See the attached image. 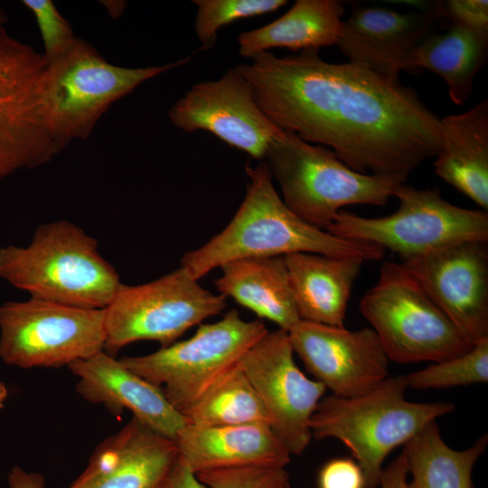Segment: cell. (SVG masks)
I'll list each match as a JSON object with an SVG mask.
<instances>
[{"label": "cell", "instance_id": "obj_1", "mask_svg": "<svg viewBox=\"0 0 488 488\" xmlns=\"http://www.w3.org/2000/svg\"><path fill=\"white\" fill-rule=\"evenodd\" d=\"M234 69L278 128L329 146L361 174L408 175L440 148V118L411 87L317 49L257 53Z\"/></svg>", "mask_w": 488, "mask_h": 488}, {"label": "cell", "instance_id": "obj_2", "mask_svg": "<svg viewBox=\"0 0 488 488\" xmlns=\"http://www.w3.org/2000/svg\"><path fill=\"white\" fill-rule=\"evenodd\" d=\"M249 181L243 202L229 224L204 245L186 252L181 267L199 280L232 260L305 252L375 261L385 249L336 237L296 215L280 198L267 162L247 166Z\"/></svg>", "mask_w": 488, "mask_h": 488}, {"label": "cell", "instance_id": "obj_3", "mask_svg": "<svg viewBox=\"0 0 488 488\" xmlns=\"http://www.w3.org/2000/svg\"><path fill=\"white\" fill-rule=\"evenodd\" d=\"M0 278L33 298L86 309H105L122 284L98 241L64 220L40 225L25 247H1Z\"/></svg>", "mask_w": 488, "mask_h": 488}, {"label": "cell", "instance_id": "obj_4", "mask_svg": "<svg viewBox=\"0 0 488 488\" xmlns=\"http://www.w3.org/2000/svg\"><path fill=\"white\" fill-rule=\"evenodd\" d=\"M407 389L404 375L389 376L356 397H324L311 418L312 436L335 438L350 449L363 472L366 488L379 487L383 462L393 449L455 408L445 401H408Z\"/></svg>", "mask_w": 488, "mask_h": 488}, {"label": "cell", "instance_id": "obj_5", "mask_svg": "<svg viewBox=\"0 0 488 488\" xmlns=\"http://www.w3.org/2000/svg\"><path fill=\"white\" fill-rule=\"evenodd\" d=\"M286 205L300 219L327 230L343 207L384 206L408 177L356 172L329 148L282 130L266 156Z\"/></svg>", "mask_w": 488, "mask_h": 488}, {"label": "cell", "instance_id": "obj_6", "mask_svg": "<svg viewBox=\"0 0 488 488\" xmlns=\"http://www.w3.org/2000/svg\"><path fill=\"white\" fill-rule=\"evenodd\" d=\"M190 60L191 56L161 66L121 67L77 38L70 48L46 61L43 97L56 143L63 150L75 139L88 138L112 104Z\"/></svg>", "mask_w": 488, "mask_h": 488}, {"label": "cell", "instance_id": "obj_7", "mask_svg": "<svg viewBox=\"0 0 488 488\" xmlns=\"http://www.w3.org/2000/svg\"><path fill=\"white\" fill-rule=\"evenodd\" d=\"M360 311L395 362H439L474 346L401 263L382 264L378 281L361 299Z\"/></svg>", "mask_w": 488, "mask_h": 488}, {"label": "cell", "instance_id": "obj_8", "mask_svg": "<svg viewBox=\"0 0 488 488\" xmlns=\"http://www.w3.org/2000/svg\"><path fill=\"white\" fill-rule=\"evenodd\" d=\"M393 213L367 218L340 211L326 231L346 239L378 245L402 262L469 240L488 241V213L455 205L438 189L402 183L394 193Z\"/></svg>", "mask_w": 488, "mask_h": 488}, {"label": "cell", "instance_id": "obj_9", "mask_svg": "<svg viewBox=\"0 0 488 488\" xmlns=\"http://www.w3.org/2000/svg\"><path fill=\"white\" fill-rule=\"evenodd\" d=\"M259 320L245 321L236 309L201 324L190 338L145 355L119 359L130 371L161 387L182 415L215 382L237 366L267 333Z\"/></svg>", "mask_w": 488, "mask_h": 488}, {"label": "cell", "instance_id": "obj_10", "mask_svg": "<svg viewBox=\"0 0 488 488\" xmlns=\"http://www.w3.org/2000/svg\"><path fill=\"white\" fill-rule=\"evenodd\" d=\"M226 306L224 296L203 288L182 267L149 283H122L105 308L104 351L115 356L138 341L168 346Z\"/></svg>", "mask_w": 488, "mask_h": 488}, {"label": "cell", "instance_id": "obj_11", "mask_svg": "<svg viewBox=\"0 0 488 488\" xmlns=\"http://www.w3.org/2000/svg\"><path fill=\"white\" fill-rule=\"evenodd\" d=\"M105 309L30 297L0 305V358L23 369L60 368L105 348Z\"/></svg>", "mask_w": 488, "mask_h": 488}, {"label": "cell", "instance_id": "obj_12", "mask_svg": "<svg viewBox=\"0 0 488 488\" xmlns=\"http://www.w3.org/2000/svg\"><path fill=\"white\" fill-rule=\"evenodd\" d=\"M46 61L0 26V183L23 168L51 162L62 149L48 120Z\"/></svg>", "mask_w": 488, "mask_h": 488}, {"label": "cell", "instance_id": "obj_13", "mask_svg": "<svg viewBox=\"0 0 488 488\" xmlns=\"http://www.w3.org/2000/svg\"><path fill=\"white\" fill-rule=\"evenodd\" d=\"M287 332H267L242 357L239 365L258 395L269 426L290 455L308 446L310 420L326 388L296 365Z\"/></svg>", "mask_w": 488, "mask_h": 488}, {"label": "cell", "instance_id": "obj_14", "mask_svg": "<svg viewBox=\"0 0 488 488\" xmlns=\"http://www.w3.org/2000/svg\"><path fill=\"white\" fill-rule=\"evenodd\" d=\"M172 123L191 133L205 130L261 160L282 129L258 107L249 83L233 68L216 80L198 82L169 109Z\"/></svg>", "mask_w": 488, "mask_h": 488}, {"label": "cell", "instance_id": "obj_15", "mask_svg": "<svg viewBox=\"0 0 488 488\" xmlns=\"http://www.w3.org/2000/svg\"><path fill=\"white\" fill-rule=\"evenodd\" d=\"M401 264L468 342L488 339V241L458 242Z\"/></svg>", "mask_w": 488, "mask_h": 488}, {"label": "cell", "instance_id": "obj_16", "mask_svg": "<svg viewBox=\"0 0 488 488\" xmlns=\"http://www.w3.org/2000/svg\"><path fill=\"white\" fill-rule=\"evenodd\" d=\"M287 333L306 371L334 396L364 394L389 376V360L372 328L351 331L300 320Z\"/></svg>", "mask_w": 488, "mask_h": 488}, {"label": "cell", "instance_id": "obj_17", "mask_svg": "<svg viewBox=\"0 0 488 488\" xmlns=\"http://www.w3.org/2000/svg\"><path fill=\"white\" fill-rule=\"evenodd\" d=\"M437 18L434 10L403 13L353 6L335 45L349 62L399 80L401 70H409L414 50L432 33Z\"/></svg>", "mask_w": 488, "mask_h": 488}, {"label": "cell", "instance_id": "obj_18", "mask_svg": "<svg viewBox=\"0 0 488 488\" xmlns=\"http://www.w3.org/2000/svg\"><path fill=\"white\" fill-rule=\"evenodd\" d=\"M68 368L78 378V393L89 402L101 404L115 414L127 409L148 428L172 440L185 425L161 387L136 374L105 351L76 361Z\"/></svg>", "mask_w": 488, "mask_h": 488}, {"label": "cell", "instance_id": "obj_19", "mask_svg": "<svg viewBox=\"0 0 488 488\" xmlns=\"http://www.w3.org/2000/svg\"><path fill=\"white\" fill-rule=\"evenodd\" d=\"M177 458L174 440L132 418L97 446L68 488H151L168 475Z\"/></svg>", "mask_w": 488, "mask_h": 488}, {"label": "cell", "instance_id": "obj_20", "mask_svg": "<svg viewBox=\"0 0 488 488\" xmlns=\"http://www.w3.org/2000/svg\"><path fill=\"white\" fill-rule=\"evenodd\" d=\"M174 441L179 459L195 474L223 468L286 467L291 460L266 423L209 427L185 424Z\"/></svg>", "mask_w": 488, "mask_h": 488}, {"label": "cell", "instance_id": "obj_21", "mask_svg": "<svg viewBox=\"0 0 488 488\" xmlns=\"http://www.w3.org/2000/svg\"><path fill=\"white\" fill-rule=\"evenodd\" d=\"M284 258L300 319L343 327L364 261L305 252Z\"/></svg>", "mask_w": 488, "mask_h": 488}, {"label": "cell", "instance_id": "obj_22", "mask_svg": "<svg viewBox=\"0 0 488 488\" xmlns=\"http://www.w3.org/2000/svg\"><path fill=\"white\" fill-rule=\"evenodd\" d=\"M436 175L488 210V100L440 118Z\"/></svg>", "mask_w": 488, "mask_h": 488}, {"label": "cell", "instance_id": "obj_23", "mask_svg": "<svg viewBox=\"0 0 488 488\" xmlns=\"http://www.w3.org/2000/svg\"><path fill=\"white\" fill-rule=\"evenodd\" d=\"M220 268L214 285L221 295L286 332L301 320L283 256L240 258Z\"/></svg>", "mask_w": 488, "mask_h": 488}, {"label": "cell", "instance_id": "obj_24", "mask_svg": "<svg viewBox=\"0 0 488 488\" xmlns=\"http://www.w3.org/2000/svg\"><path fill=\"white\" fill-rule=\"evenodd\" d=\"M345 14L338 0H296L278 19L238 36L239 52L250 59L271 48L291 51L336 44Z\"/></svg>", "mask_w": 488, "mask_h": 488}, {"label": "cell", "instance_id": "obj_25", "mask_svg": "<svg viewBox=\"0 0 488 488\" xmlns=\"http://www.w3.org/2000/svg\"><path fill=\"white\" fill-rule=\"evenodd\" d=\"M488 56V30L450 23L444 33H431L414 50L408 69L425 68L446 83L458 106L471 97L474 80Z\"/></svg>", "mask_w": 488, "mask_h": 488}, {"label": "cell", "instance_id": "obj_26", "mask_svg": "<svg viewBox=\"0 0 488 488\" xmlns=\"http://www.w3.org/2000/svg\"><path fill=\"white\" fill-rule=\"evenodd\" d=\"M488 435L483 434L466 449L446 444L436 421L416 434L404 447L409 488H474V466L485 451Z\"/></svg>", "mask_w": 488, "mask_h": 488}, {"label": "cell", "instance_id": "obj_27", "mask_svg": "<svg viewBox=\"0 0 488 488\" xmlns=\"http://www.w3.org/2000/svg\"><path fill=\"white\" fill-rule=\"evenodd\" d=\"M182 416L185 424L202 427L250 423L269 425L267 413L239 363L215 382Z\"/></svg>", "mask_w": 488, "mask_h": 488}, {"label": "cell", "instance_id": "obj_28", "mask_svg": "<svg viewBox=\"0 0 488 488\" xmlns=\"http://www.w3.org/2000/svg\"><path fill=\"white\" fill-rule=\"evenodd\" d=\"M408 388L445 389L488 381V339L468 352L404 375Z\"/></svg>", "mask_w": 488, "mask_h": 488}, {"label": "cell", "instance_id": "obj_29", "mask_svg": "<svg viewBox=\"0 0 488 488\" xmlns=\"http://www.w3.org/2000/svg\"><path fill=\"white\" fill-rule=\"evenodd\" d=\"M197 6L195 33L207 50L215 44L218 31L237 20L275 12L286 0H193Z\"/></svg>", "mask_w": 488, "mask_h": 488}, {"label": "cell", "instance_id": "obj_30", "mask_svg": "<svg viewBox=\"0 0 488 488\" xmlns=\"http://www.w3.org/2000/svg\"><path fill=\"white\" fill-rule=\"evenodd\" d=\"M208 488H285L290 486L285 467L246 466L196 474Z\"/></svg>", "mask_w": 488, "mask_h": 488}, {"label": "cell", "instance_id": "obj_31", "mask_svg": "<svg viewBox=\"0 0 488 488\" xmlns=\"http://www.w3.org/2000/svg\"><path fill=\"white\" fill-rule=\"evenodd\" d=\"M23 5L34 15L43 43L45 61L61 54L76 41L69 22L51 0H23Z\"/></svg>", "mask_w": 488, "mask_h": 488}, {"label": "cell", "instance_id": "obj_32", "mask_svg": "<svg viewBox=\"0 0 488 488\" xmlns=\"http://www.w3.org/2000/svg\"><path fill=\"white\" fill-rule=\"evenodd\" d=\"M437 17L477 29L488 30V1L448 0L436 4L433 9Z\"/></svg>", "mask_w": 488, "mask_h": 488}, {"label": "cell", "instance_id": "obj_33", "mask_svg": "<svg viewBox=\"0 0 488 488\" xmlns=\"http://www.w3.org/2000/svg\"><path fill=\"white\" fill-rule=\"evenodd\" d=\"M318 488H366L363 472L351 458H333L318 473Z\"/></svg>", "mask_w": 488, "mask_h": 488}, {"label": "cell", "instance_id": "obj_34", "mask_svg": "<svg viewBox=\"0 0 488 488\" xmlns=\"http://www.w3.org/2000/svg\"><path fill=\"white\" fill-rule=\"evenodd\" d=\"M408 465L404 450L387 467L383 468L380 488H409Z\"/></svg>", "mask_w": 488, "mask_h": 488}, {"label": "cell", "instance_id": "obj_35", "mask_svg": "<svg viewBox=\"0 0 488 488\" xmlns=\"http://www.w3.org/2000/svg\"><path fill=\"white\" fill-rule=\"evenodd\" d=\"M169 488H208L179 457L168 475Z\"/></svg>", "mask_w": 488, "mask_h": 488}, {"label": "cell", "instance_id": "obj_36", "mask_svg": "<svg viewBox=\"0 0 488 488\" xmlns=\"http://www.w3.org/2000/svg\"><path fill=\"white\" fill-rule=\"evenodd\" d=\"M8 483L10 488H44V479L42 474L26 472L18 466L11 470Z\"/></svg>", "mask_w": 488, "mask_h": 488}, {"label": "cell", "instance_id": "obj_37", "mask_svg": "<svg viewBox=\"0 0 488 488\" xmlns=\"http://www.w3.org/2000/svg\"><path fill=\"white\" fill-rule=\"evenodd\" d=\"M7 398V389L5 385L0 381V409L4 408V402Z\"/></svg>", "mask_w": 488, "mask_h": 488}, {"label": "cell", "instance_id": "obj_38", "mask_svg": "<svg viewBox=\"0 0 488 488\" xmlns=\"http://www.w3.org/2000/svg\"><path fill=\"white\" fill-rule=\"evenodd\" d=\"M151 488H169L167 476Z\"/></svg>", "mask_w": 488, "mask_h": 488}, {"label": "cell", "instance_id": "obj_39", "mask_svg": "<svg viewBox=\"0 0 488 488\" xmlns=\"http://www.w3.org/2000/svg\"><path fill=\"white\" fill-rule=\"evenodd\" d=\"M6 21V16L5 14L0 11V26H3V24L5 23Z\"/></svg>", "mask_w": 488, "mask_h": 488}, {"label": "cell", "instance_id": "obj_40", "mask_svg": "<svg viewBox=\"0 0 488 488\" xmlns=\"http://www.w3.org/2000/svg\"><path fill=\"white\" fill-rule=\"evenodd\" d=\"M285 488H290V486H286V487H285Z\"/></svg>", "mask_w": 488, "mask_h": 488}]
</instances>
